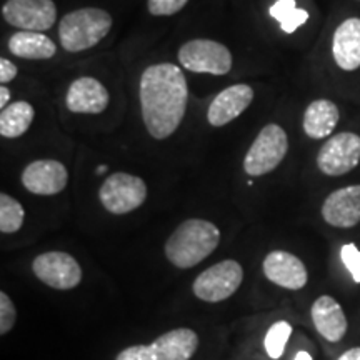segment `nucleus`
Segmentation results:
<instances>
[{"label":"nucleus","instance_id":"f257e3e1","mask_svg":"<svg viewBox=\"0 0 360 360\" xmlns=\"http://www.w3.org/2000/svg\"><path fill=\"white\" fill-rule=\"evenodd\" d=\"M142 119L147 132L157 141L172 135L182 124L187 110V79L179 65L155 64L147 67L139 85Z\"/></svg>","mask_w":360,"mask_h":360},{"label":"nucleus","instance_id":"f03ea898","mask_svg":"<svg viewBox=\"0 0 360 360\" xmlns=\"http://www.w3.org/2000/svg\"><path fill=\"white\" fill-rule=\"evenodd\" d=\"M220 244L219 227L209 220L188 219L165 242L169 262L179 269H191L209 257Z\"/></svg>","mask_w":360,"mask_h":360},{"label":"nucleus","instance_id":"7ed1b4c3","mask_svg":"<svg viewBox=\"0 0 360 360\" xmlns=\"http://www.w3.org/2000/svg\"><path fill=\"white\" fill-rule=\"evenodd\" d=\"M112 17L107 11L96 7L79 8L62 17L58 25L60 45L67 52H84L96 47L112 29Z\"/></svg>","mask_w":360,"mask_h":360},{"label":"nucleus","instance_id":"20e7f679","mask_svg":"<svg viewBox=\"0 0 360 360\" xmlns=\"http://www.w3.org/2000/svg\"><path fill=\"white\" fill-rule=\"evenodd\" d=\"M289 139L285 130L277 124H269L252 142L244 159V170L250 177H260L276 170L285 159Z\"/></svg>","mask_w":360,"mask_h":360},{"label":"nucleus","instance_id":"39448f33","mask_svg":"<svg viewBox=\"0 0 360 360\" xmlns=\"http://www.w3.org/2000/svg\"><path fill=\"white\" fill-rule=\"evenodd\" d=\"M98 199L107 212L124 215L139 209L146 202L147 186L137 175L115 172L103 180Z\"/></svg>","mask_w":360,"mask_h":360},{"label":"nucleus","instance_id":"423d86ee","mask_svg":"<svg viewBox=\"0 0 360 360\" xmlns=\"http://www.w3.org/2000/svg\"><path fill=\"white\" fill-rule=\"evenodd\" d=\"M179 62L195 74L225 75L232 69V53L224 44L210 39H193L180 47Z\"/></svg>","mask_w":360,"mask_h":360},{"label":"nucleus","instance_id":"0eeeda50","mask_svg":"<svg viewBox=\"0 0 360 360\" xmlns=\"http://www.w3.org/2000/svg\"><path fill=\"white\" fill-rule=\"evenodd\" d=\"M244 281V269L237 260H222L193 281V294L204 302H222L232 297Z\"/></svg>","mask_w":360,"mask_h":360},{"label":"nucleus","instance_id":"6e6552de","mask_svg":"<svg viewBox=\"0 0 360 360\" xmlns=\"http://www.w3.org/2000/svg\"><path fill=\"white\" fill-rule=\"evenodd\" d=\"M360 162V135L340 132L332 135L317 154V167L330 177L349 174Z\"/></svg>","mask_w":360,"mask_h":360},{"label":"nucleus","instance_id":"1a4fd4ad","mask_svg":"<svg viewBox=\"0 0 360 360\" xmlns=\"http://www.w3.org/2000/svg\"><path fill=\"white\" fill-rule=\"evenodd\" d=\"M2 17L8 25L20 30L44 32L57 20V7L52 0H7Z\"/></svg>","mask_w":360,"mask_h":360},{"label":"nucleus","instance_id":"9d476101","mask_svg":"<svg viewBox=\"0 0 360 360\" xmlns=\"http://www.w3.org/2000/svg\"><path fill=\"white\" fill-rule=\"evenodd\" d=\"M40 282L57 290H70L82 281V269L77 260L65 252H45L32 264Z\"/></svg>","mask_w":360,"mask_h":360},{"label":"nucleus","instance_id":"9b49d317","mask_svg":"<svg viewBox=\"0 0 360 360\" xmlns=\"http://www.w3.org/2000/svg\"><path fill=\"white\" fill-rule=\"evenodd\" d=\"M69 172L62 162L52 159L35 160L22 172V184L35 195H56L67 187Z\"/></svg>","mask_w":360,"mask_h":360},{"label":"nucleus","instance_id":"f8f14e48","mask_svg":"<svg viewBox=\"0 0 360 360\" xmlns=\"http://www.w3.org/2000/svg\"><path fill=\"white\" fill-rule=\"evenodd\" d=\"M264 274L270 282L289 290L304 289L309 281L302 260L283 250H274L265 257Z\"/></svg>","mask_w":360,"mask_h":360},{"label":"nucleus","instance_id":"ddd939ff","mask_svg":"<svg viewBox=\"0 0 360 360\" xmlns=\"http://www.w3.org/2000/svg\"><path fill=\"white\" fill-rule=\"evenodd\" d=\"M254 101V89L247 84H236L224 89L214 97L207 110V120L212 127H224L244 114Z\"/></svg>","mask_w":360,"mask_h":360},{"label":"nucleus","instance_id":"4468645a","mask_svg":"<svg viewBox=\"0 0 360 360\" xmlns=\"http://www.w3.org/2000/svg\"><path fill=\"white\" fill-rule=\"evenodd\" d=\"M109 102V90L94 77H80L74 80L65 96L67 109L74 114H102Z\"/></svg>","mask_w":360,"mask_h":360},{"label":"nucleus","instance_id":"2eb2a0df","mask_svg":"<svg viewBox=\"0 0 360 360\" xmlns=\"http://www.w3.org/2000/svg\"><path fill=\"white\" fill-rule=\"evenodd\" d=\"M322 217L328 225L350 229L360 222V186H349L332 192L323 200Z\"/></svg>","mask_w":360,"mask_h":360},{"label":"nucleus","instance_id":"dca6fc26","mask_svg":"<svg viewBox=\"0 0 360 360\" xmlns=\"http://www.w3.org/2000/svg\"><path fill=\"white\" fill-rule=\"evenodd\" d=\"M332 56L342 70H357L360 67V19L344 20L337 27L332 40Z\"/></svg>","mask_w":360,"mask_h":360},{"label":"nucleus","instance_id":"f3484780","mask_svg":"<svg viewBox=\"0 0 360 360\" xmlns=\"http://www.w3.org/2000/svg\"><path fill=\"white\" fill-rule=\"evenodd\" d=\"M310 314H312L314 326L319 334L332 344L342 340V337L347 332V319H345L344 310L334 297H319L314 302Z\"/></svg>","mask_w":360,"mask_h":360},{"label":"nucleus","instance_id":"a211bd4d","mask_svg":"<svg viewBox=\"0 0 360 360\" xmlns=\"http://www.w3.org/2000/svg\"><path fill=\"white\" fill-rule=\"evenodd\" d=\"M157 360H191L199 347V337L191 328H174L150 344Z\"/></svg>","mask_w":360,"mask_h":360},{"label":"nucleus","instance_id":"6ab92c4d","mask_svg":"<svg viewBox=\"0 0 360 360\" xmlns=\"http://www.w3.org/2000/svg\"><path fill=\"white\" fill-rule=\"evenodd\" d=\"M339 117V107L332 101H314L304 112V132L310 139H326L334 132Z\"/></svg>","mask_w":360,"mask_h":360},{"label":"nucleus","instance_id":"aec40b11","mask_svg":"<svg viewBox=\"0 0 360 360\" xmlns=\"http://www.w3.org/2000/svg\"><path fill=\"white\" fill-rule=\"evenodd\" d=\"M8 51L27 60H47L57 53V45L42 32L19 30L8 40Z\"/></svg>","mask_w":360,"mask_h":360},{"label":"nucleus","instance_id":"412c9836","mask_svg":"<svg viewBox=\"0 0 360 360\" xmlns=\"http://www.w3.org/2000/svg\"><path fill=\"white\" fill-rule=\"evenodd\" d=\"M34 117L35 110L29 102H13L0 112V134L7 139L20 137L32 125Z\"/></svg>","mask_w":360,"mask_h":360},{"label":"nucleus","instance_id":"4be33fe9","mask_svg":"<svg viewBox=\"0 0 360 360\" xmlns=\"http://www.w3.org/2000/svg\"><path fill=\"white\" fill-rule=\"evenodd\" d=\"M270 15L281 24L285 34H294L300 25L309 20V12L304 8H297L295 0H277L270 7Z\"/></svg>","mask_w":360,"mask_h":360},{"label":"nucleus","instance_id":"5701e85b","mask_svg":"<svg viewBox=\"0 0 360 360\" xmlns=\"http://www.w3.org/2000/svg\"><path fill=\"white\" fill-rule=\"evenodd\" d=\"M24 207L19 200L7 193H0V231L2 233H15L24 224Z\"/></svg>","mask_w":360,"mask_h":360},{"label":"nucleus","instance_id":"b1692460","mask_svg":"<svg viewBox=\"0 0 360 360\" xmlns=\"http://www.w3.org/2000/svg\"><path fill=\"white\" fill-rule=\"evenodd\" d=\"M290 334H292V326L285 321L274 323V326L269 328L267 335H265V340H264V347L270 359L278 360L282 357L283 350H285L287 340L290 339Z\"/></svg>","mask_w":360,"mask_h":360},{"label":"nucleus","instance_id":"393cba45","mask_svg":"<svg viewBox=\"0 0 360 360\" xmlns=\"http://www.w3.org/2000/svg\"><path fill=\"white\" fill-rule=\"evenodd\" d=\"M17 321L15 305L11 300L6 292H0V334L6 335L12 330Z\"/></svg>","mask_w":360,"mask_h":360},{"label":"nucleus","instance_id":"a878e982","mask_svg":"<svg viewBox=\"0 0 360 360\" xmlns=\"http://www.w3.org/2000/svg\"><path fill=\"white\" fill-rule=\"evenodd\" d=\"M188 0H148V12L155 17L174 15L187 6Z\"/></svg>","mask_w":360,"mask_h":360},{"label":"nucleus","instance_id":"bb28decb","mask_svg":"<svg viewBox=\"0 0 360 360\" xmlns=\"http://www.w3.org/2000/svg\"><path fill=\"white\" fill-rule=\"evenodd\" d=\"M340 259L352 276L354 282L360 283V250L355 244H347L340 249Z\"/></svg>","mask_w":360,"mask_h":360},{"label":"nucleus","instance_id":"cd10ccee","mask_svg":"<svg viewBox=\"0 0 360 360\" xmlns=\"http://www.w3.org/2000/svg\"><path fill=\"white\" fill-rule=\"evenodd\" d=\"M115 360H157L150 345H132L124 349Z\"/></svg>","mask_w":360,"mask_h":360},{"label":"nucleus","instance_id":"c85d7f7f","mask_svg":"<svg viewBox=\"0 0 360 360\" xmlns=\"http://www.w3.org/2000/svg\"><path fill=\"white\" fill-rule=\"evenodd\" d=\"M17 74H19V69H17V65L13 62H11L6 57L0 58V82H2V85H6L7 82L15 79Z\"/></svg>","mask_w":360,"mask_h":360},{"label":"nucleus","instance_id":"c756f323","mask_svg":"<svg viewBox=\"0 0 360 360\" xmlns=\"http://www.w3.org/2000/svg\"><path fill=\"white\" fill-rule=\"evenodd\" d=\"M8 101H11V90L6 85H2L0 87V109H6Z\"/></svg>","mask_w":360,"mask_h":360},{"label":"nucleus","instance_id":"7c9ffc66","mask_svg":"<svg viewBox=\"0 0 360 360\" xmlns=\"http://www.w3.org/2000/svg\"><path fill=\"white\" fill-rule=\"evenodd\" d=\"M339 360H360V347H354L347 350V352L340 355Z\"/></svg>","mask_w":360,"mask_h":360},{"label":"nucleus","instance_id":"2f4dec72","mask_svg":"<svg viewBox=\"0 0 360 360\" xmlns=\"http://www.w3.org/2000/svg\"><path fill=\"white\" fill-rule=\"evenodd\" d=\"M294 360H312V355H310L309 352H299L295 355Z\"/></svg>","mask_w":360,"mask_h":360},{"label":"nucleus","instance_id":"473e14b6","mask_svg":"<svg viewBox=\"0 0 360 360\" xmlns=\"http://www.w3.org/2000/svg\"><path fill=\"white\" fill-rule=\"evenodd\" d=\"M105 170H107L105 165H101V167H97V174H102V172H105Z\"/></svg>","mask_w":360,"mask_h":360}]
</instances>
